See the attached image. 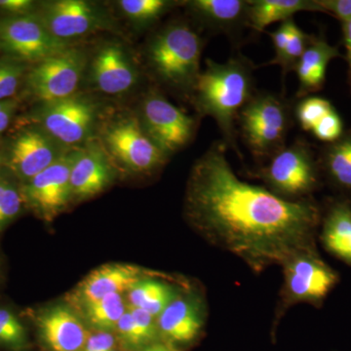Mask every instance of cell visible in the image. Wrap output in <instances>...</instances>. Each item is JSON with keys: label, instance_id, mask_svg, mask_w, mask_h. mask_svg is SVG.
I'll use <instances>...</instances> for the list:
<instances>
[{"label": "cell", "instance_id": "12", "mask_svg": "<svg viewBox=\"0 0 351 351\" xmlns=\"http://www.w3.org/2000/svg\"><path fill=\"white\" fill-rule=\"evenodd\" d=\"M77 149H69L56 162L21 184L25 207L43 221L51 223L73 200L71 170Z\"/></svg>", "mask_w": 351, "mask_h": 351}, {"label": "cell", "instance_id": "13", "mask_svg": "<svg viewBox=\"0 0 351 351\" xmlns=\"http://www.w3.org/2000/svg\"><path fill=\"white\" fill-rule=\"evenodd\" d=\"M38 14L48 32L66 43L113 27L107 11L85 0L44 2Z\"/></svg>", "mask_w": 351, "mask_h": 351}, {"label": "cell", "instance_id": "15", "mask_svg": "<svg viewBox=\"0 0 351 351\" xmlns=\"http://www.w3.org/2000/svg\"><path fill=\"white\" fill-rule=\"evenodd\" d=\"M69 149L40 127L27 128L13 138L4 166L21 184H25L56 162Z\"/></svg>", "mask_w": 351, "mask_h": 351}, {"label": "cell", "instance_id": "35", "mask_svg": "<svg viewBox=\"0 0 351 351\" xmlns=\"http://www.w3.org/2000/svg\"><path fill=\"white\" fill-rule=\"evenodd\" d=\"M119 346L114 332L94 331L88 336L82 351H112Z\"/></svg>", "mask_w": 351, "mask_h": 351}, {"label": "cell", "instance_id": "27", "mask_svg": "<svg viewBox=\"0 0 351 351\" xmlns=\"http://www.w3.org/2000/svg\"><path fill=\"white\" fill-rule=\"evenodd\" d=\"M325 165L335 184L351 189V132L341 136L328 149Z\"/></svg>", "mask_w": 351, "mask_h": 351}, {"label": "cell", "instance_id": "21", "mask_svg": "<svg viewBox=\"0 0 351 351\" xmlns=\"http://www.w3.org/2000/svg\"><path fill=\"white\" fill-rule=\"evenodd\" d=\"M339 55L338 49L324 39L311 38L295 69L300 83L297 96L306 97L320 90L325 82L328 64Z\"/></svg>", "mask_w": 351, "mask_h": 351}, {"label": "cell", "instance_id": "16", "mask_svg": "<svg viewBox=\"0 0 351 351\" xmlns=\"http://www.w3.org/2000/svg\"><path fill=\"white\" fill-rule=\"evenodd\" d=\"M206 308L199 295L182 292L156 318L163 341L184 348L195 343L205 326Z\"/></svg>", "mask_w": 351, "mask_h": 351}, {"label": "cell", "instance_id": "5", "mask_svg": "<svg viewBox=\"0 0 351 351\" xmlns=\"http://www.w3.org/2000/svg\"><path fill=\"white\" fill-rule=\"evenodd\" d=\"M101 144L112 160L136 174L154 172L168 158L135 114L120 115L106 124Z\"/></svg>", "mask_w": 351, "mask_h": 351}, {"label": "cell", "instance_id": "2", "mask_svg": "<svg viewBox=\"0 0 351 351\" xmlns=\"http://www.w3.org/2000/svg\"><path fill=\"white\" fill-rule=\"evenodd\" d=\"M255 66L248 58L237 55L226 63L206 60L191 95L195 107L202 117L216 121L223 144L240 157L237 145V117L256 94Z\"/></svg>", "mask_w": 351, "mask_h": 351}, {"label": "cell", "instance_id": "1", "mask_svg": "<svg viewBox=\"0 0 351 351\" xmlns=\"http://www.w3.org/2000/svg\"><path fill=\"white\" fill-rule=\"evenodd\" d=\"M223 141L196 161L186 197V216L210 243L241 258L256 274L282 265L302 252L316 250L317 206L287 200L240 180Z\"/></svg>", "mask_w": 351, "mask_h": 351}, {"label": "cell", "instance_id": "4", "mask_svg": "<svg viewBox=\"0 0 351 351\" xmlns=\"http://www.w3.org/2000/svg\"><path fill=\"white\" fill-rule=\"evenodd\" d=\"M291 123L290 106L270 93L256 92L237 117L245 144L258 159H269L285 147Z\"/></svg>", "mask_w": 351, "mask_h": 351}, {"label": "cell", "instance_id": "30", "mask_svg": "<svg viewBox=\"0 0 351 351\" xmlns=\"http://www.w3.org/2000/svg\"><path fill=\"white\" fill-rule=\"evenodd\" d=\"M332 108V104L326 99L321 97H304L295 108V119L302 130L311 131Z\"/></svg>", "mask_w": 351, "mask_h": 351}, {"label": "cell", "instance_id": "3", "mask_svg": "<svg viewBox=\"0 0 351 351\" xmlns=\"http://www.w3.org/2000/svg\"><path fill=\"white\" fill-rule=\"evenodd\" d=\"M204 41L184 22L168 24L157 32L147 48L152 75L176 93L191 97L201 73Z\"/></svg>", "mask_w": 351, "mask_h": 351}, {"label": "cell", "instance_id": "26", "mask_svg": "<svg viewBox=\"0 0 351 351\" xmlns=\"http://www.w3.org/2000/svg\"><path fill=\"white\" fill-rule=\"evenodd\" d=\"M127 302L123 294L106 295L97 301L83 304V317L93 331L114 332L120 318L127 311Z\"/></svg>", "mask_w": 351, "mask_h": 351}, {"label": "cell", "instance_id": "8", "mask_svg": "<svg viewBox=\"0 0 351 351\" xmlns=\"http://www.w3.org/2000/svg\"><path fill=\"white\" fill-rule=\"evenodd\" d=\"M86 66L84 51L69 46L34 64L25 77L27 92L43 105L73 96Z\"/></svg>", "mask_w": 351, "mask_h": 351}, {"label": "cell", "instance_id": "19", "mask_svg": "<svg viewBox=\"0 0 351 351\" xmlns=\"http://www.w3.org/2000/svg\"><path fill=\"white\" fill-rule=\"evenodd\" d=\"M138 75L125 48L115 43L99 48L90 64L92 84L104 94L127 93L137 85Z\"/></svg>", "mask_w": 351, "mask_h": 351}, {"label": "cell", "instance_id": "9", "mask_svg": "<svg viewBox=\"0 0 351 351\" xmlns=\"http://www.w3.org/2000/svg\"><path fill=\"white\" fill-rule=\"evenodd\" d=\"M98 105L83 95L44 104L38 112L39 127L64 147H80L91 141L99 119Z\"/></svg>", "mask_w": 351, "mask_h": 351}, {"label": "cell", "instance_id": "31", "mask_svg": "<svg viewBox=\"0 0 351 351\" xmlns=\"http://www.w3.org/2000/svg\"><path fill=\"white\" fill-rule=\"evenodd\" d=\"M313 36H308L302 31L298 25L294 24L289 38L287 47L284 52L282 59L278 66L282 69L283 75H287L290 71H295L300 59L311 43Z\"/></svg>", "mask_w": 351, "mask_h": 351}, {"label": "cell", "instance_id": "28", "mask_svg": "<svg viewBox=\"0 0 351 351\" xmlns=\"http://www.w3.org/2000/svg\"><path fill=\"white\" fill-rule=\"evenodd\" d=\"M179 2L169 0H120V11L138 27H149Z\"/></svg>", "mask_w": 351, "mask_h": 351}, {"label": "cell", "instance_id": "22", "mask_svg": "<svg viewBox=\"0 0 351 351\" xmlns=\"http://www.w3.org/2000/svg\"><path fill=\"white\" fill-rule=\"evenodd\" d=\"M304 11L324 12L317 1L311 0H250L247 25L260 32L269 25L286 22Z\"/></svg>", "mask_w": 351, "mask_h": 351}, {"label": "cell", "instance_id": "33", "mask_svg": "<svg viewBox=\"0 0 351 351\" xmlns=\"http://www.w3.org/2000/svg\"><path fill=\"white\" fill-rule=\"evenodd\" d=\"M343 121L338 112L332 108L313 127L314 137L323 142L334 143L343 136Z\"/></svg>", "mask_w": 351, "mask_h": 351}, {"label": "cell", "instance_id": "14", "mask_svg": "<svg viewBox=\"0 0 351 351\" xmlns=\"http://www.w3.org/2000/svg\"><path fill=\"white\" fill-rule=\"evenodd\" d=\"M43 351H82L90 332L82 315L66 304H56L25 313Z\"/></svg>", "mask_w": 351, "mask_h": 351}, {"label": "cell", "instance_id": "32", "mask_svg": "<svg viewBox=\"0 0 351 351\" xmlns=\"http://www.w3.org/2000/svg\"><path fill=\"white\" fill-rule=\"evenodd\" d=\"M24 75V64L10 59L0 60V101L10 100L15 96Z\"/></svg>", "mask_w": 351, "mask_h": 351}, {"label": "cell", "instance_id": "23", "mask_svg": "<svg viewBox=\"0 0 351 351\" xmlns=\"http://www.w3.org/2000/svg\"><path fill=\"white\" fill-rule=\"evenodd\" d=\"M181 293V288L167 282L164 276L149 277L126 293L127 306L143 309L157 318Z\"/></svg>", "mask_w": 351, "mask_h": 351}, {"label": "cell", "instance_id": "6", "mask_svg": "<svg viewBox=\"0 0 351 351\" xmlns=\"http://www.w3.org/2000/svg\"><path fill=\"white\" fill-rule=\"evenodd\" d=\"M284 283L276 319L300 302L320 304L335 288L339 276L318 255L316 250L302 252L282 265Z\"/></svg>", "mask_w": 351, "mask_h": 351}, {"label": "cell", "instance_id": "25", "mask_svg": "<svg viewBox=\"0 0 351 351\" xmlns=\"http://www.w3.org/2000/svg\"><path fill=\"white\" fill-rule=\"evenodd\" d=\"M29 324L25 313L0 302V351H32Z\"/></svg>", "mask_w": 351, "mask_h": 351}, {"label": "cell", "instance_id": "20", "mask_svg": "<svg viewBox=\"0 0 351 351\" xmlns=\"http://www.w3.org/2000/svg\"><path fill=\"white\" fill-rule=\"evenodd\" d=\"M186 5L201 24L218 34L234 36L248 27L249 0H193Z\"/></svg>", "mask_w": 351, "mask_h": 351}, {"label": "cell", "instance_id": "24", "mask_svg": "<svg viewBox=\"0 0 351 351\" xmlns=\"http://www.w3.org/2000/svg\"><path fill=\"white\" fill-rule=\"evenodd\" d=\"M321 239L325 249L351 267V207L337 203L323 221Z\"/></svg>", "mask_w": 351, "mask_h": 351}, {"label": "cell", "instance_id": "29", "mask_svg": "<svg viewBox=\"0 0 351 351\" xmlns=\"http://www.w3.org/2000/svg\"><path fill=\"white\" fill-rule=\"evenodd\" d=\"M24 208L20 186L0 177V233L19 218Z\"/></svg>", "mask_w": 351, "mask_h": 351}, {"label": "cell", "instance_id": "43", "mask_svg": "<svg viewBox=\"0 0 351 351\" xmlns=\"http://www.w3.org/2000/svg\"><path fill=\"white\" fill-rule=\"evenodd\" d=\"M112 351H122V350H120L119 348H115V350H113Z\"/></svg>", "mask_w": 351, "mask_h": 351}, {"label": "cell", "instance_id": "7", "mask_svg": "<svg viewBox=\"0 0 351 351\" xmlns=\"http://www.w3.org/2000/svg\"><path fill=\"white\" fill-rule=\"evenodd\" d=\"M258 177L269 191L287 200L306 199L317 184L313 154L307 145L299 140L270 157Z\"/></svg>", "mask_w": 351, "mask_h": 351}, {"label": "cell", "instance_id": "39", "mask_svg": "<svg viewBox=\"0 0 351 351\" xmlns=\"http://www.w3.org/2000/svg\"><path fill=\"white\" fill-rule=\"evenodd\" d=\"M343 43L346 50V61L350 69V77L351 82V19L343 22Z\"/></svg>", "mask_w": 351, "mask_h": 351}, {"label": "cell", "instance_id": "37", "mask_svg": "<svg viewBox=\"0 0 351 351\" xmlns=\"http://www.w3.org/2000/svg\"><path fill=\"white\" fill-rule=\"evenodd\" d=\"M36 2L31 0H0V10L9 16H24L36 13Z\"/></svg>", "mask_w": 351, "mask_h": 351}, {"label": "cell", "instance_id": "40", "mask_svg": "<svg viewBox=\"0 0 351 351\" xmlns=\"http://www.w3.org/2000/svg\"><path fill=\"white\" fill-rule=\"evenodd\" d=\"M138 351H184L182 348H178L177 346L173 345V343H168V341H163V339H159L156 343H152V345L145 346L144 348Z\"/></svg>", "mask_w": 351, "mask_h": 351}, {"label": "cell", "instance_id": "18", "mask_svg": "<svg viewBox=\"0 0 351 351\" xmlns=\"http://www.w3.org/2000/svg\"><path fill=\"white\" fill-rule=\"evenodd\" d=\"M113 179L112 160L101 144L91 140L76 149L71 170L73 199L85 200L103 193Z\"/></svg>", "mask_w": 351, "mask_h": 351}, {"label": "cell", "instance_id": "42", "mask_svg": "<svg viewBox=\"0 0 351 351\" xmlns=\"http://www.w3.org/2000/svg\"><path fill=\"white\" fill-rule=\"evenodd\" d=\"M1 274H2V260H1V258H0V278H1Z\"/></svg>", "mask_w": 351, "mask_h": 351}, {"label": "cell", "instance_id": "10", "mask_svg": "<svg viewBox=\"0 0 351 351\" xmlns=\"http://www.w3.org/2000/svg\"><path fill=\"white\" fill-rule=\"evenodd\" d=\"M69 46L48 32L38 12L0 18V52L13 61L38 64Z\"/></svg>", "mask_w": 351, "mask_h": 351}, {"label": "cell", "instance_id": "17", "mask_svg": "<svg viewBox=\"0 0 351 351\" xmlns=\"http://www.w3.org/2000/svg\"><path fill=\"white\" fill-rule=\"evenodd\" d=\"M151 270L126 263H110L93 270L71 293V304L76 307L97 301L106 295L124 294L140 281L162 276Z\"/></svg>", "mask_w": 351, "mask_h": 351}, {"label": "cell", "instance_id": "11", "mask_svg": "<svg viewBox=\"0 0 351 351\" xmlns=\"http://www.w3.org/2000/svg\"><path fill=\"white\" fill-rule=\"evenodd\" d=\"M138 119L147 135L167 156L188 145L197 129V119L156 90L145 95Z\"/></svg>", "mask_w": 351, "mask_h": 351}, {"label": "cell", "instance_id": "36", "mask_svg": "<svg viewBox=\"0 0 351 351\" xmlns=\"http://www.w3.org/2000/svg\"><path fill=\"white\" fill-rule=\"evenodd\" d=\"M324 12H329L336 16L339 20L351 19V0H317Z\"/></svg>", "mask_w": 351, "mask_h": 351}, {"label": "cell", "instance_id": "34", "mask_svg": "<svg viewBox=\"0 0 351 351\" xmlns=\"http://www.w3.org/2000/svg\"><path fill=\"white\" fill-rule=\"evenodd\" d=\"M295 24L294 18L281 23V25L276 29V31L269 32V36L272 39L274 43V51H276V56L271 61L267 64V66H278L282 59L284 52L287 47L289 38H290L291 31H292L293 25Z\"/></svg>", "mask_w": 351, "mask_h": 351}, {"label": "cell", "instance_id": "41", "mask_svg": "<svg viewBox=\"0 0 351 351\" xmlns=\"http://www.w3.org/2000/svg\"><path fill=\"white\" fill-rule=\"evenodd\" d=\"M4 166V158L2 156L1 152H0V177H1V169Z\"/></svg>", "mask_w": 351, "mask_h": 351}, {"label": "cell", "instance_id": "38", "mask_svg": "<svg viewBox=\"0 0 351 351\" xmlns=\"http://www.w3.org/2000/svg\"><path fill=\"white\" fill-rule=\"evenodd\" d=\"M17 106V101L14 99L0 101V134L5 131L7 127L10 124Z\"/></svg>", "mask_w": 351, "mask_h": 351}]
</instances>
